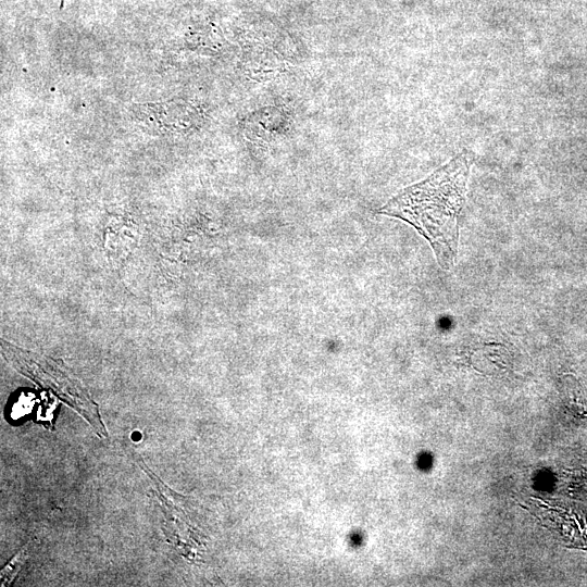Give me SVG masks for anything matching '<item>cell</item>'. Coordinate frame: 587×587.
Masks as SVG:
<instances>
[{
  "instance_id": "cell-1",
  "label": "cell",
  "mask_w": 587,
  "mask_h": 587,
  "mask_svg": "<svg viewBox=\"0 0 587 587\" xmlns=\"http://www.w3.org/2000/svg\"><path fill=\"white\" fill-rule=\"evenodd\" d=\"M474 154L463 150L424 180L404 188L378 213L412 225L432 246L439 265L449 270L457 257L458 216L463 208Z\"/></svg>"
},
{
  "instance_id": "cell-2",
  "label": "cell",
  "mask_w": 587,
  "mask_h": 587,
  "mask_svg": "<svg viewBox=\"0 0 587 587\" xmlns=\"http://www.w3.org/2000/svg\"><path fill=\"white\" fill-rule=\"evenodd\" d=\"M142 470L153 482L157 490V498L164 512V532L168 541L176 547L180 554L188 558L198 553V547L202 546L197 529L189 523L188 516L184 513L173 497V491L168 489L149 469L138 461Z\"/></svg>"
},
{
  "instance_id": "cell-3",
  "label": "cell",
  "mask_w": 587,
  "mask_h": 587,
  "mask_svg": "<svg viewBox=\"0 0 587 587\" xmlns=\"http://www.w3.org/2000/svg\"><path fill=\"white\" fill-rule=\"evenodd\" d=\"M27 551L28 547L25 546L2 570L1 586H8L14 579L27 558Z\"/></svg>"
}]
</instances>
